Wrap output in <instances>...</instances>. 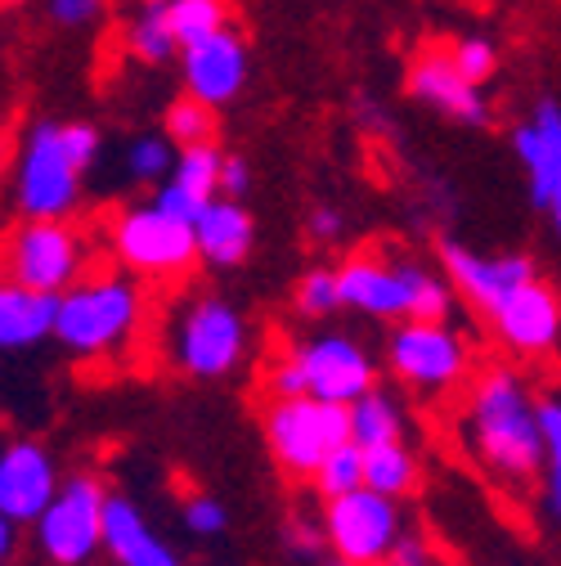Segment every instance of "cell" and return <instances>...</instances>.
I'll use <instances>...</instances> for the list:
<instances>
[{"mask_svg": "<svg viewBox=\"0 0 561 566\" xmlns=\"http://www.w3.org/2000/svg\"><path fill=\"white\" fill-rule=\"evenodd\" d=\"M350 437L360 450H378V446H395L404 441V409L391 391L373 387L369 396H360L350 405Z\"/></svg>", "mask_w": 561, "mask_h": 566, "instance_id": "cell-24", "label": "cell"}, {"mask_svg": "<svg viewBox=\"0 0 561 566\" xmlns=\"http://www.w3.org/2000/svg\"><path fill=\"white\" fill-rule=\"evenodd\" d=\"M409 99H417L423 108L458 122V126H485L489 122V99L476 82H467L458 73V63L449 54V45H423L409 63Z\"/></svg>", "mask_w": 561, "mask_h": 566, "instance_id": "cell-15", "label": "cell"}, {"mask_svg": "<svg viewBox=\"0 0 561 566\" xmlns=\"http://www.w3.org/2000/svg\"><path fill=\"white\" fill-rule=\"evenodd\" d=\"M108 243H113L117 261L126 265V274L149 279V283H176L202 261L193 221L171 217V211H162L158 202L117 211Z\"/></svg>", "mask_w": 561, "mask_h": 566, "instance_id": "cell-5", "label": "cell"}, {"mask_svg": "<svg viewBox=\"0 0 561 566\" xmlns=\"http://www.w3.org/2000/svg\"><path fill=\"white\" fill-rule=\"evenodd\" d=\"M324 535L337 562L346 566H373L387 562L395 553V544L404 539V522H400V500L360 485L337 500H324Z\"/></svg>", "mask_w": 561, "mask_h": 566, "instance_id": "cell-10", "label": "cell"}, {"mask_svg": "<svg viewBox=\"0 0 561 566\" xmlns=\"http://www.w3.org/2000/svg\"><path fill=\"white\" fill-rule=\"evenodd\" d=\"M198 234V256L216 270H234L247 261L252 243H256V226H252V211L239 198H216L212 207L193 221Z\"/></svg>", "mask_w": 561, "mask_h": 566, "instance_id": "cell-21", "label": "cell"}, {"mask_svg": "<svg viewBox=\"0 0 561 566\" xmlns=\"http://www.w3.org/2000/svg\"><path fill=\"white\" fill-rule=\"evenodd\" d=\"M176 158H180V149L171 145V135H135L126 149V171H130V180L158 189L176 171Z\"/></svg>", "mask_w": 561, "mask_h": 566, "instance_id": "cell-29", "label": "cell"}, {"mask_svg": "<svg viewBox=\"0 0 561 566\" xmlns=\"http://www.w3.org/2000/svg\"><path fill=\"white\" fill-rule=\"evenodd\" d=\"M59 468L45 446L36 441H10L0 454V522L36 526L41 513L59 494Z\"/></svg>", "mask_w": 561, "mask_h": 566, "instance_id": "cell-16", "label": "cell"}, {"mask_svg": "<svg viewBox=\"0 0 561 566\" xmlns=\"http://www.w3.org/2000/svg\"><path fill=\"white\" fill-rule=\"evenodd\" d=\"M10 283L63 297L86 279V239L73 221H19L6 248Z\"/></svg>", "mask_w": 561, "mask_h": 566, "instance_id": "cell-9", "label": "cell"}, {"mask_svg": "<svg viewBox=\"0 0 561 566\" xmlns=\"http://www.w3.org/2000/svg\"><path fill=\"white\" fill-rule=\"evenodd\" d=\"M14 535H19V526L14 522H0V557H14Z\"/></svg>", "mask_w": 561, "mask_h": 566, "instance_id": "cell-39", "label": "cell"}, {"mask_svg": "<svg viewBox=\"0 0 561 566\" xmlns=\"http://www.w3.org/2000/svg\"><path fill=\"white\" fill-rule=\"evenodd\" d=\"M145 324V289L130 274H86L59 297L54 342L77 360H108Z\"/></svg>", "mask_w": 561, "mask_h": 566, "instance_id": "cell-3", "label": "cell"}, {"mask_svg": "<svg viewBox=\"0 0 561 566\" xmlns=\"http://www.w3.org/2000/svg\"><path fill=\"white\" fill-rule=\"evenodd\" d=\"M108 500L99 476H67L54 494V504L41 513L36 531V548L50 566H86L99 548H104V522H108Z\"/></svg>", "mask_w": 561, "mask_h": 566, "instance_id": "cell-7", "label": "cell"}, {"mask_svg": "<svg viewBox=\"0 0 561 566\" xmlns=\"http://www.w3.org/2000/svg\"><path fill=\"white\" fill-rule=\"evenodd\" d=\"M167 356L189 378H230L247 356V319L225 297L202 293L176 311Z\"/></svg>", "mask_w": 561, "mask_h": 566, "instance_id": "cell-6", "label": "cell"}, {"mask_svg": "<svg viewBox=\"0 0 561 566\" xmlns=\"http://www.w3.org/2000/svg\"><path fill=\"white\" fill-rule=\"evenodd\" d=\"M341 302L369 319H409L413 306V261H391L382 252H350L337 265Z\"/></svg>", "mask_w": 561, "mask_h": 566, "instance_id": "cell-14", "label": "cell"}, {"mask_svg": "<svg viewBox=\"0 0 561 566\" xmlns=\"http://www.w3.org/2000/svg\"><path fill=\"white\" fill-rule=\"evenodd\" d=\"M489 328L499 333V342L517 356H548L561 337V297L548 289L543 279H530L526 289H517L495 315Z\"/></svg>", "mask_w": 561, "mask_h": 566, "instance_id": "cell-18", "label": "cell"}, {"mask_svg": "<svg viewBox=\"0 0 561 566\" xmlns=\"http://www.w3.org/2000/svg\"><path fill=\"white\" fill-rule=\"evenodd\" d=\"M162 135H171V145L176 149H193V145H212V135H216V108H207L202 99L184 95L167 108L162 117Z\"/></svg>", "mask_w": 561, "mask_h": 566, "instance_id": "cell-28", "label": "cell"}, {"mask_svg": "<svg viewBox=\"0 0 561 566\" xmlns=\"http://www.w3.org/2000/svg\"><path fill=\"white\" fill-rule=\"evenodd\" d=\"M463 446L476 468L504 490H530L534 481H543V418L517 369L485 365L472 378Z\"/></svg>", "mask_w": 561, "mask_h": 566, "instance_id": "cell-1", "label": "cell"}, {"mask_svg": "<svg viewBox=\"0 0 561 566\" xmlns=\"http://www.w3.org/2000/svg\"><path fill=\"white\" fill-rule=\"evenodd\" d=\"M180 517H184V526L193 531V535H225V526H230V513H225V504L216 500V494H189L184 500V509H180Z\"/></svg>", "mask_w": 561, "mask_h": 566, "instance_id": "cell-34", "label": "cell"}, {"mask_svg": "<svg viewBox=\"0 0 561 566\" xmlns=\"http://www.w3.org/2000/svg\"><path fill=\"white\" fill-rule=\"evenodd\" d=\"M121 50L145 67H167L171 59L184 54V45L171 28L167 0H139V6L130 10V19L121 23Z\"/></svg>", "mask_w": 561, "mask_h": 566, "instance_id": "cell-23", "label": "cell"}, {"mask_svg": "<svg viewBox=\"0 0 561 566\" xmlns=\"http://www.w3.org/2000/svg\"><path fill=\"white\" fill-rule=\"evenodd\" d=\"M167 10H171V28H176L180 45H198V41L230 28L225 0H167Z\"/></svg>", "mask_w": 561, "mask_h": 566, "instance_id": "cell-27", "label": "cell"}, {"mask_svg": "<svg viewBox=\"0 0 561 566\" xmlns=\"http://www.w3.org/2000/svg\"><path fill=\"white\" fill-rule=\"evenodd\" d=\"M328 548V535H324V522H306V517H293L288 522V553L301 557V562H319V553Z\"/></svg>", "mask_w": 561, "mask_h": 566, "instance_id": "cell-35", "label": "cell"}, {"mask_svg": "<svg viewBox=\"0 0 561 566\" xmlns=\"http://www.w3.org/2000/svg\"><path fill=\"white\" fill-rule=\"evenodd\" d=\"M261 432L274 468L293 481H315L341 446L356 441L350 437V405H328L315 396L269 400L261 409Z\"/></svg>", "mask_w": 561, "mask_h": 566, "instance_id": "cell-4", "label": "cell"}, {"mask_svg": "<svg viewBox=\"0 0 561 566\" xmlns=\"http://www.w3.org/2000/svg\"><path fill=\"white\" fill-rule=\"evenodd\" d=\"M50 23L63 32H86L95 23H104L108 14V0H45Z\"/></svg>", "mask_w": 561, "mask_h": 566, "instance_id": "cell-33", "label": "cell"}, {"mask_svg": "<svg viewBox=\"0 0 561 566\" xmlns=\"http://www.w3.org/2000/svg\"><path fill=\"white\" fill-rule=\"evenodd\" d=\"M252 189V167L243 163V158H230L225 154V171H221V198H239L243 202V193Z\"/></svg>", "mask_w": 561, "mask_h": 566, "instance_id": "cell-37", "label": "cell"}, {"mask_svg": "<svg viewBox=\"0 0 561 566\" xmlns=\"http://www.w3.org/2000/svg\"><path fill=\"white\" fill-rule=\"evenodd\" d=\"M364 485L387 494V500H404V494L417 485V459L404 441L395 446H378L364 450Z\"/></svg>", "mask_w": 561, "mask_h": 566, "instance_id": "cell-25", "label": "cell"}, {"mask_svg": "<svg viewBox=\"0 0 561 566\" xmlns=\"http://www.w3.org/2000/svg\"><path fill=\"white\" fill-rule=\"evenodd\" d=\"M221 171H225V154L216 145L180 149L176 171L154 189V202L180 221H198L202 211L221 198Z\"/></svg>", "mask_w": 561, "mask_h": 566, "instance_id": "cell-19", "label": "cell"}, {"mask_svg": "<svg viewBox=\"0 0 561 566\" xmlns=\"http://www.w3.org/2000/svg\"><path fill=\"white\" fill-rule=\"evenodd\" d=\"M364 485V450L350 441L341 446L315 476V490L324 494V500H337V494H350V490H360Z\"/></svg>", "mask_w": 561, "mask_h": 566, "instance_id": "cell-31", "label": "cell"}, {"mask_svg": "<svg viewBox=\"0 0 561 566\" xmlns=\"http://www.w3.org/2000/svg\"><path fill=\"white\" fill-rule=\"evenodd\" d=\"M512 154L521 163L530 207L543 211L561 239V104L557 99H539L530 117L517 122Z\"/></svg>", "mask_w": 561, "mask_h": 566, "instance_id": "cell-12", "label": "cell"}, {"mask_svg": "<svg viewBox=\"0 0 561 566\" xmlns=\"http://www.w3.org/2000/svg\"><path fill=\"white\" fill-rule=\"evenodd\" d=\"M54 324H59L54 293H36V289H23V283L0 289V346L6 350L41 346L45 337H54Z\"/></svg>", "mask_w": 561, "mask_h": 566, "instance_id": "cell-22", "label": "cell"}, {"mask_svg": "<svg viewBox=\"0 0 561 566\" xmlns=\"http://www.w3.org/2000/svg\"><path fill=\"white\" fill-rule=\"evenodd\" d=\"M400 566H432V548H427V539L423 535H404L400 544H395V553H391Z\"/></svg>", "mask_w": 561, "mask_h": 566, "instance_id": "cell-38", "label": "cell"}, {"mask_svg": "<svg viewBox=\"0 0 561 566\" xmlns=\"http://www.w3.org/2000/svg\"><path fill=\"white\" fill-rule=\"evenodd\" d=\"M306 230H310L315 243H337L341 230H346V221H341V211H337V207H315V211H310V221H306Z\"/></svg>", "mask_w": 561, "mask_h": 566, "instance_id": "cell-36", "label": "cell"}, {"mask_svg": "<svg viewBox=\"0 0 561 566\" xmlns=\"http://www.w3.org/2000/svg\"><path fill=\"white\" fill-rule=\"evenodd\" d=\"M0 6H6V10H19V6H28V0H0Z\"/></svg>", "mask_w": 561, "mask_h": 566, "instance_id": "cell-40", "label": "cell"}, {"mask_svg": "<svg viewBox=\"0 0 561 566\" xmlns=\"http://www.w3.org/2000/svg\"><path fill=\"white\" fill-rule=\"evenodd\" d=\"M387 365L391 374L417 396H445L458 391L472 374V346L449 324H417L404 319L387 337Z\"/></svg>", "mask_w": 561, "mask_h": 566, "instance_id": "cell-8", "label": "cell"}, {"mask_svg": "<svg viewBox=\"0 0 561 566\" xmlns=\"http://www.w3.org/2000/svg\"><path fill=\"white\" fill-rule=\"evenodd\" d=\"M373 566H400V562H395V557H387V562H373Z\"/></svg>", "mask_w": 561, "mask_h": 566, "instance_id": "cell-41", "label": "cell"}, {"mask_svg": "<svg viewBox=\"0 0 561 566\" xmlns=\"http://www.w3.org/2000/svg\"><path fill=\"white\" fill-rule=\"evenodd\" d=\"M99 158V130L91 122L41 117L23 130L14 158L19 221H67L82 202V180Z\"/></svg>", "mask_w": 561, "mask_h": 566, "instance_id": "cell-2", "label": "cell"}, {"mask_svg": "<svg viewBox=\"0 0 561 566\" xmlns=\"http://www.w3.org/2000/svg\"><path fill=\"white\" fill-rule=\"evenodd\" d=\"M543 418V509L561 522V396H539Z\"/></svg>", "mask_w": 561, "mask_h": 566, "instance_id": "cell-26", "label": "cell"}, {"mask_svg": "<svg viewBox=\"0 0 561 566\" xmlns=\"http://www.w3.org/2000/svg\"><path fill=\"white\" fill-rule=\"evenodd\" d=\"M104 553L117 566H184L180 553L154 531V522L139 513V504L126 500V494H113V500H108Z\"/></svg>", "mask_w": 561, "mask_h": 566, "instance_id": "cell-20", "label": "cell"}, {"mask_svg": "<svg viewBox=\"0 0 561 566\" xmlns=\"http://www.w3.org/2000/svg\"><path fill=\"white\" fill-rule=\"evenodd\" d=\"M180 77H184V95L202 99L207 108H225L243 95L247 86V45L234 28L207 36L198 45H184L180 54Z\"/></svg>", "mask_w": 561, "mask_h": 566, "instance_id": "cell-17", "label": "cell"}, {"mask_svg": "<svg viewBox=\"0 0 561 566\" xmlns=\"http://www.w3.org/2000/svg\"><path fill=\"white\" fill-rule=\"evenodd\" d=\"M441 270L449 274L454 293L463 302H472L485 319L495 315L517 289H526L534 274V261L521 256V252H504V256H485V252H472L467 243L458 239H445L441 243Z\"/></svg>", "mask_w": 561, "mask_h": 566, "instance_id": "cell-13", "label": "cell"}, {"mask_svg": "<svg viewBox=\"0 0 561 566\" xmlns=\"http://www.w3.org/2000/svg\"><path fill=\"white\" fill-rule=\"evenodd\" d=\"M319 566H346V562H337V557H332V562H319Z\"/></svg>", "mask_w": 561, "mask_h": 566, "instance_id": "cell-42", "label": "cell"}, {"mask_svg": "<svg viewBox=\"0 0 561 566\" xmlns=\"http://www.w3.org/2000/svg\"><path fill=\"white\" fill-rule=\"evenodd\" d=\"M346 302H341V279H337V265H310L301 279H297V315L306 319H328L337 315Z\"/></svg>", "mask_w": 561, "mask_h": 566, "instance_id": "cell-30", "label": "cell"}, {"mask_svg": "<svg viewBox=\"0 0 561 566\" xmlns=\"http://www.w3.org/2000/svg\"><path fill=\"white\" fill-rule=\"evenodd\" d=\"M449 54L458 63V73L467 82H476V86H485L489 77L499 73V50H495V41H485V36H458V41H449Z\"/></svg>", "mask_w": 561, "mask_h": 566, "instance_id": "cell-32", "label": "cell"}, {"mask_svg": "<svg viewBox=\"0 0 561 566\" xmlns=\"http://www.w3.org/2000/svg\"><path fill=\"white\" fill-rule=\"evenodd\" d=\"M288 356L297 360L301 369V382H306V396L315 400H328V405H356L360 396H369L378 387V369H373V356L346 333H319V337H306L297 342Z\"/></svg>", "mask_w": 561, "mask_h": 566, "instance_id": "cell-11", "label": "cell"}]
</instances>
